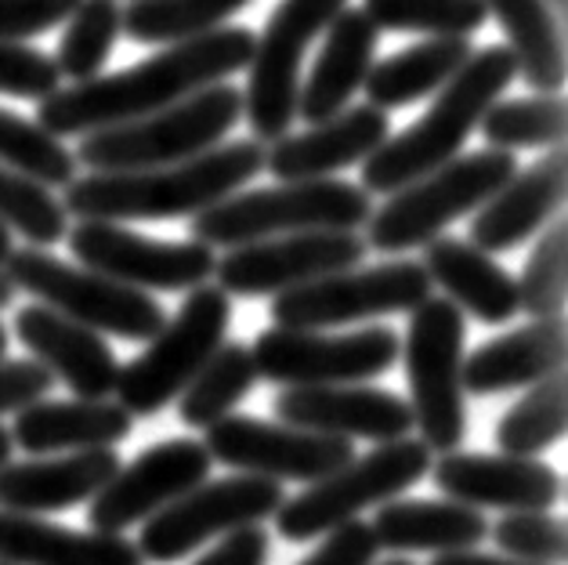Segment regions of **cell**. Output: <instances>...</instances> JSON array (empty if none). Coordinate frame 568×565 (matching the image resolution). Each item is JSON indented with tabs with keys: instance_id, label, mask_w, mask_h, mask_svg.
<instances>
[{
	"instance_id": "f546056e",
	"label": "cell",
	"mask_w": 568,
	"mask_h": 565,
	"mask_svg": "<svg viewBox=\"0 0 568 565\" xmlns=\"http://www.w3.org/2000/svg\"><path fill=\"white\" fill-rule=\"evenodd\" d=\"M377 544L387 551H470L489 541V518L460 501H384L373 515Z\"/></svg>"
},
{
	"instance_id": "816d5d0a",
	"label": "cell",
	"mask_w": 568,
	"mask_h": 565,
	"mask_svg": "<svg viewBox=\"0 0 568 565\" xmlns=\"http://www.w3.org/2000/svg\"><path fill=\"white\" fill-rule=\"evenodd\" d=\"M11 251H16V243H11V229L0 225V269H4V261L11 258Z\"/></svg>"
},
{
	"instance_id": "f5cc1de1",
	"label": "cell",
	"mask_w": 568,
	"mask_h": 565,
	"mask_svg": "<svg viewBox=\"0 0 568 565\" xmlns=\"http://www.w3.org/2000/svg\"><path fill=\"white\" fill-rule=\"evenodd\" d=\"M547 8L554 11V16H558V19H561V16H565V11H568V0H547Z\"/></svg>"
},
{
	"instance_id": "4dcf8cb0",
	"label": "cell",
	"mask_w": 568,
	"mask_h": 565,
	"mask_svg": "<svg viewBox=\"0 0 568 565\" xmlns=\"http://www.w3.org/2000/svg\"><path fill=\"white\" fill-rule=\"evenodd\" d=\"M485 8L504 26L525 84L536 94H561L568 77L565 30L547 0H485Z\"/></svg>"
},
{
	"instance_id": "ee69618b",
	"label": "cell",
	"mask_w": 568,
	"mask_h": 565,
	"mask_svg": "<svg viewBox=\"0 0 568 565\" xmlns=\"http://www.w3.org/2000/svg\"><path fill=\"white\" fill-rule=\"evenodd\" d=\"M377 551H381V544H377V533H373L369 522L352 518V522H341V526L323 533V544L297 565H373Z\"/></svg>"
},
{
	"instance_id": "f35d334b",
	"label": "cell",
	"mask_w": 568,
	"mask_h": 565,
	"mask_svg": "<svg viewBox=\"0 0 568 565\" xmlns=\"http://www.w3.org/2000/svg\"><path fill=\"white\" fill-rule=\"evenodd\" d=\"M0 225L22 232L33 246H51L65 240L69 214L44 182L0 163Z\"/></svg>"
},
{
	"instance_id": "30bf717a",
	"label": "cell",
	"mask_w": 568,
	"mask_h": 565,
	"mask_svg": "<svg viewBox=\"0 0 568 565\" xmlns=\"http://www.w3.org/2000/svg\"><path fill=\"white\" fill-rule=\"evenodd\" d=\"M4 272L16 283V291L33 294L40 305L120 341H149L168 323V312L156 297H149L138 286L109 280L94 269H77L69 261H59L44 246L11 251Z\"/></svg>"
},
{
	"instance_id": "d6986e66",
	"label": "cell",
	"mask_w": 568,
	"mask_h": 565,
	"mask_svg": "<svg viewBox=\"0 0 568 565\" xmlns=\"http://www.w3.org/2000/svg\"><path fill=\"white\" fill-rule=\"evenodd\" d=\"M432 478L449 501L478 512H550L565 497V478L550 464L515 453H442Z\"/></svg>"
},
{
	"instance_id": "c3c4849f",
	"label": "cell",
	"mask_w": 568,
	"mask_h": 565,
	"mask_svg": "<svg viewBox=\"0 0 568 565\" xmlns=\"http://www.w3.org/2000/svg\"><path fill=\"white\" fill-rule=\"evenodd\" d=\"M432 565H529V562H518V558H507V555H481V551H449V555H435Z\"/></svg>"
},
{
	"instance_id": "5bb4252c",
	"label": "cell",
	"mask_w": 568,
	"mask_h": 565,
	"mask_svg": "<svg viewBox=\"0 0 568 565\" xmlns=\"http://www.w3.org/2000/svg\"><path fill=\"white\" fill-rule=\"evenodd\" d=\"M402 341L392 326H366L352 334L272 326L251 349L257 377L286 389L308 384H363L398 363Z\"/></svg>"
},
{
	"instance_id": "836d02e7",
	"label": "cell",
	"mask_w": 568,
	"mask_h": 565,
	"mask_svg": "<svg viewBox=\"0 0 568 565\" xmlns=\"http://www.w3.org/2000/svg\"><path fill=\"white\" fill-rule=\"evenodd\" d=\"M568 428V377L565 370L536 381L496 424V446L515 457H536V453L561 443Z\"/></svg>"
},
{
	"instance_id": "e0dca14e",
	"label": "cell",
	"mask_w": 568,
	"mask_h": 565,
	"mask_svg": "<svg viewBox=\"0 0 568 565\" xmlns=\"http://www.w3.org/2000/svg\"><path fill=\"white\" fill-rule=\"evenodd\" d=\"M65 240L84 269L138 291H192L211 280L217 265L214 246L200 240H152L120 222H80L77 229H65Z\"/></svg>"
},
{
	"instance_id": "9a60e30c",
	"label": "cell",
	"mask_w": 568,
	"mask_h": 565,
	"mask_svg": "<svg viewBox=\"0 0 568 565\" xmlns=\"http://www.w3.org/2000/svg\"><path fill=\"white\" fill-rule=\"evenodd\" d=\"M366 251V236H358L355 229L286 232V236L229 246V254L214 265V275L229 297L283 294L301 283L363 265Z\"/></svg>"
},
{
	"instance_id": "2e32d148",
	"label": "cell",
	"mask_w": 568,
	"mask_h": 565,
	"mask_svg": "<svg viewBox=\"0 0 568 565\" xmlns=\"http://www.w3.org/2000/svg\"><path fill=\"white\" fill-rule=\"evenodd\" d=\"M203 446L211 461L272 482H318L355 457L352 438L344 435L268 424L257 417H240V413H229L211 424Z\"/></svg>"
},
{
	"instance_id": "7402d4cb",
	"label": "cell",
	"mask_w": 568,
	"mask_h": 565,
	"mask_svg": "<svg viewBox=\"0 0 568 565\" xmlns=\"http://www.w3.org/2000/svg\"><path fill=\"white\" fill-rule=\"evenodd\" d=\"M568 192V157L565 145H554L544 160L521 174H510L507 182L478 206L470 222V243L485 254H500L518 246L554 222L565 211Z\"/></svg>"
},
{
	"instance_id": "11a10c76",
	"label": "cell",
	"mask_w": 568,
	"mask_h": 565,
	"mask_svg": "<svg viewBox=\"0 0 568 565\" xmlns=\"http://www.w3.org/2000/svg\"><path fill=\"white\" fill-rule=\"evenodd\" d=\"M381 565H413V562H406V558H387V562H381Z\"/></svg>"
},
{
	"instance_id": "3957f363",
	"label": "cell",
	"mask_w": 568,
	"mask_h": 565,
	"mask_svg": "<svg viewBox=\"0 0 568 565\" xmlns=\"http://www.w3.org/2000/svg\"><path fill=\"white\" fill-rule=\"evenodd\" d=\"M518 77V62L507 44H489L470 51V59L456 69L449 84L435 91L432 109L409 123L398 138H384L363 160V189L373 196H392L427 171L460 157L470 131Z\"/></svg>"
},
{
	"instance_id": "f1b7e54d",
	"label": "cell",
	"mask_w": 568,
	"mask_h": 565,
	"mask_svg": "<svg viewBox=\"0 0 568 565\" xmlns=\"http://www.w3.org/2000/svg\"><path fill=\"white\" fill-rule=\"evenodd\" d=\"M0 562L8 565H145L134 541L120 533H77L44 515L0 507Z\"/></svg>"
},
{
	"instance_id": "db71d44e",
	"label": "cell",
	"mask_w": 568,
	"mask_h": 565,
	"mask_svg": "<svg viewBox=\"0 0 568 565\" xmlns=\"http://www.w3.org/2000/svg\"><path fill=\"white\" fill-rule=\"evenodd\" d=\"M8 355V330H4V323H0V360Z\"/></svg>"
},
{
	"instance_id": "7dc6e473",
	"label": "cell",
	"mask_w": 568,
	"mask_h": 565,
	"mask_svg": "<svg viewBox=\"0 0 568 565\" xmlns=\"http://www.w3.org/2000/svg\"><path fill=\"white\" fill-rule=\"evenodd\" d=\"M268 558H272V536L261 529V522H257V526L225 533L192 565H268Z\"/></svg>"
},
{
	"instance_id": "9f6ffc18",
	"label": "cell",
	"mask_w": 568,
	"mask_h": 565,
	"mask_svg": "<svg viewBox=\"0 0 568 565\" xmlns=\"http://www.w3.org/2000/svg\"><path fill=\"white\" fill-rule=\"evenodd\" d=\"M0 565H8V562H0Z\"/></svg>"
},
{
	"instance_id": "44dd1931",
	"label": "cell",
	"mask_w": 568,
	"mask_h": 565,
	"mask_svg": "<svg viewBox=\"0 0 568 565\" xmlns=\"http://www.w3.org/2000/svg\"><path fill=\"white\" fill-rule=\"evenodd\" d=\"M16 337L77 398H109L116 392L120 363L99 330L48 305H26L16 315Z\"/></svg>"
},
{
	"instance_id": "d6a6232c",
	"label": "cell",
	"mask_w": 568,
	"mask_h": 565,
	"mask_svg": "<svg viewBox=\"0 0 568 565\" xmlns=\"http://www.w3.org/2000/svg\"><path fill=\"white\" fill-rule=\"evenodd\" d=\"M257 366L254 355L240 341H225L221 349L200 366V374L185 384V392L178 395V417L189 428H211L221 417H229L254 389Z\"/></svg>"
},
{
	"instance_id": "74e56055",
	"label": "cell",
	"mask_w": 568,
	"mask_h": 565,
	"mask_svg": "<svg viewBox=\"0 0 568 565\" xmlns=\"http://www.w3.org/2000/svg\"><path fill=\"white\" fill-rule=\"evenodd\" d=\"M363 11L377 30L427 37H470L489 19L485 0H363Z\"/></svg>"
},
{
	"instance_id": "8d00e7d4",
	"label": "cell",
	"mask_w": 568,
	"mask_h": 565,
	"mask_svg": "<svg viewBox=\"0 0 568 565\" xmlns=\"http://www.w3.org/2000/svg\"><path fill=\"white\" fill-rule=\"evenodd\" d=\"M123 30V8L116 0H80L73 16L65 19V33L59 40L54 65L73 84L91 77H102V65L109 62L116 37Z\"/></svg>"
},
{
	"instance_id": "484cf974",
	"label": "cell",
	"mask_w": 568,
	"mask_h": 565,
	"mask_svg": "<svg viewBox=\"0 0 568 565\" xmlns=\"http://www.w3.org/2000/svg\"><path fill=\"white\" fill-rule=\"evenodd\" d=\"M131 428L134 417L116 398H37L19 410L11 443L30 457H48V453L120 446Z\"/></svg>"
},
{
	"instance_id": "f6af8a7d",
	"label": "cell",
	"mask_w": 568,
	"mask_h": 565,
	"mask_svg": "<svg viewBox=\"0 0 568 565\" xmlns=\"http://www.w3.org/2000/svg\"><path fill=\"white\" fill-rule=\"evenodd\" d=\"M80 0H0V40H30L62 26Z\"/></svg>"
},
{
	"instance_id": "b9f144b4",
	"label": "cell",
	"mask_w": 568,
	"mask_h": 565,
	"mask_svg": "<svg viewBox=\"0 0 568 565\" xmlns=\"http://www.w3.org/2000/svg\"><path fill=\"white\" fill-rule=\"evenodd\" d=\"M493 541L507 558L529 565H565L568 526L550 512H507L493 526Z\"/></svg>"
},
{
	"instance_id": "ab89813d",
	"label": "cell",
	"mask_w": 568,
	"mask_h": 565,
	"mask_svg": "<svg viewBox=\"0 0 568 565\" xmlns=\"http://www.w3.org/2000/svg\"><path fill=\"white\" fill-rule=\"evenodd\" d=\"M0 163L37 178L44 185H69L77 178V157L48 134L37 120L0 109Z\"/></svg>"
},
{
	"instance_id": "d4e9b609",
	"label": "cell",
	"mask_w": 568,
	"mask_h": 565,
	"mask_svg": "<svg viewBox=\"0 0 568 565\" xmlns=\"http://www.w3.org/2000/svg\"><path fill=\"white\" fill-rule=\"evenodd\" d=\"M568 360V326L565 315L532 320L510 334L478 344L464 355V392L500 395L518 392L565 370Z\"/></svg>"
},
{
	"instance_id": "52a82bcc",
	"label": "cell",
	"mask_w": 568,
	"mask_h": 565,
	"mask_svg": "<svg viewBox=\"0 0 568 565\" xmlns=\"http://www.w3.org/2000/svg\"><path fill=\"white\" fill-rule=\"evenodd\" d=\"M510 174H518V160L507 149H478V153L453 157L406 189L392 192V200L369 214L366 246L381 254H402L432 243L449 222L478 211Z\"/></svg>"
},
{
	"instance_id": "e575fe53",
	"label": "cell",
	"mask_w": 568,
	"mask_h": 565,
	"mask_svg": "<svg viewBox=\"0 0 568 565\" xmlns=\"http://www.w3.org/2000/svg\"><path fill=\"white\" fill-rule=\"evenodd\" d=\"M251 0H134L123 8V33L138 44H178L225 26Z\"/></svg>"
},
{
	"instance_id": "8fae6325",
	"label": "cell",
	"mask_w": 568,
	"mask_h": 565,
	"mask_svg": "<svg viewBox=\"0 0 568 565\" xmlns=\"http://www.w3.org/2000/svg\"><path fill=\"white\" fill-rule=\"evenodd\" d=\"M283 501V482L261 475L240 472L229 478H203L200 486H192L168 507H160L156 515H149L134 544L145 562L171 565L217 541V536L272 518Z\"/></svg>"
},
{
	"instance_id": "5b68a950",
	"label": "cell",
	"mask_w": 568,
	"mask_h": 565,
	"mask_svg": "<svg viewBox=\"0 0 568 565\" xmlns=\"http://www.w3.org/2000/svg\"><path fill=\"white\" fill-rule=\"evenodd\" d=\"M373 214L369 192L337 178H304L275 189L232 192L192 214V240L206 246H243L286 232L363 229Z\"/></svg>"
},
{
	"instance_id": "1f68e13d",
	"label": "cell",
	"mask_w": 568,
	"mask_h": 565,
	"mask_svg": "<svg viewBox=\"0 0 568 565\" xmlns=\"http://www.w3.org/2000/svg\"><path fill=\"white\" fill-rule=\"evenodd\" d=\"M470 37H432L424 44H413L398 54L373 62L363 91L369 94V105L377 109H398L409 102H420L435 94L442 84H449L470 59Z\"/></svg>"
},
{
	"instance_id": "ffe728a7",
	"label": "cell",
	"mask_w": 568,
	"mask_h": 565,
	"mask_svg": "<svg viewBox=\"0 0 568 565\" xmlns=\"http://www.w3.org/2000/svg\"><path fill=\"white\" fill-rule=\"evenodd\" d=\"M275 417L283 424L369 443H395L413 432V410L402 395L373 384H308L286 389L275 398Z\"/></svg>"
},
{
	"instance_id": "7c38bea8",
	"label": "cell",
	"mask_w": 568,
	"mask_h": 565,
	"mask_svg": "<svg viewBox=\"0 0 568 565\" xmlns=\"http://www.w3.org/2000/svg\"><path fill=\"white\" fill-rule=\"evenodd\" d=\"M341 8H348V0H280L268 26L254 37L243 117L257 142H275L290 134V123L297 120L304 51L315 37L326 33Z\"/></svg>"
},
{
	"instance_id": "6da1fadb",
	"label": "cell",
	"mask_w": 568,
	"mask_h": 565,
	"mask_svg": "<svg viewBox=\"0 0 568 565\" xmlns=\"http://www.w3.org/2000/svg\"><path fill=\"white\" fill-rule=\"evenodd\" d=\"M251 54L254 33L246 26L178 40L168 51L152 54L142 65H131L123 73L91 77L73 88H54L48 99H40L37 123L54 138L116 128V123L182 102L189 94L217 84V80H229L232 73L251 65Z\"/></svg>"
},
{
	"instance_id": "7a4b0ae2",
	"label": "cell",
	"mask_w": 568,
	"mask_h": 565,
	"mask_svg": "<svg viewBox=\"0 0 568 565\" xmlns=\"http://www.w3.org/2000/svg\"><path fill=\"white\" fill-rule=\"evenodd\" d=\"M265 171V145L229 142L145 171H91L65 185L62 206L80 222H156L200 214Z\"/></svg>"
},
{
	"instance_id": "f907efd6",
	"label": "cell",
	"mask_w": 568,
	"mask_h": 565,
	"mask_svg": "<svg viewBox=\"0 0 568 565\" xmlns=\"http://www.w3.org/2000/svg\"><path fill=\"white\" fill-rule=\"evenodd\" d=\"M11 453H16V443H11V432L0 424V467L11 461Z\"/></svg>"
},
{
	"instance_id": "bcb514c9",
	"label": "cell",
	"mask_w": 568,
	"mask_h": 565,
	"mask_svg": "<svg viewBox=\"0 0 568 565\" xmlns=\"http://www.w3.org/2000/svg\"><path fill=\"white\" fill-rule=\"evenodd\" d=\"M54 389L51 370L37 360H0V413H19Z\"/></svg>"
},
{
	"instance_id": "cb8c5ba5",
	"label": "cell",
	"mask_w": 568,
	"mask_h": 565,
	"mask_svg": "<svg viewBox=\"0 0 568 565\" xmlns=\"http://www.w3.org/2000/svg\"><path fill=\"white\" fill-rule=\"evenodd\" d=\"M120 472L116 446L73 450L62 457H33L0 467V507L22 515H51L88 504Z\"/></svg>"
},
{
	"instance_id": "ac0fdd59",
	"label": "cell",
	"mask_w": 568,
	"mask_h": 565,
	"mask_svg": "<svg viewBox=\"0 0 568 565\" xmlns=\"http://www.w3.org/2000/svg\"><path fill=\"white\" fill-rule=\"evenodd\" d=\"M211 453L196 438H168L149 446L88 501V526L94 533H123L142 526L149 515L168 507L182 493L211 475Z\"/></svg>"
},
{
	"instance_id": "603a6c76",
	"label": "cell",
	"mask_w": 568,
	"mask_h": 565,
	"mask_svg": "<svg viewBox=\"0 0 568 565\" xmlns=\"http://www.w3.org/2000/svg\"><path fill=\"white\" fill-rule=\"evenodd\" d=\"M392 123L387 109L352 105L337 117L312 123L304 134H283L265 149V171L280 182H304V178H329L334 171L363 163L377 149Z\"/></svg>"
},
{
	"instance_id": "4fadbf2b",
	"label": "cell",
	"mask_w": 568,
	"mask_h": 565,
	"mask_svg": "<svg viewBox=\"0 0 568 565\" xmlns=\"http://www.w3.org/2000/svg\"><path fill=\"white\" fill-rule=\"evenodd\" d=\"M424 297H432V280L420 261H384L373 269H344L323 280L301 283L294 291L275 294V326L294 330H329L377 315L413 312Z\"/></svg>"
},
{
	"instance_id": "9c48e42d",
	"label": "cell",
	"mask_w": 568,
	"mask_h": 565,
	"mask_svg": "<svg viewBox=\"0 0 568 565\" xmlns=\"http://www.w3.org/2000/svg\"><path fill=\"white\" fill-rule=\"evenodd\" d=\"M229 323V294L211 283L192 286L174 320H168L149 337V349L134 355L128 366H120L113 392L116 403L131 417H152L163 406H171L185 392V384L200 374V366L225 344Z\"/></svg>"
},
{
	"instance_id": "7bdbcfd3",
	"label": "cell",
	"mask_w": 568,
	"mask_h": 565,
	"mask_svg": "<svg viewBox=\"0 0 568 565\" xmlns=\"http://www.w3.org/2000/svg\"><path fill=\"white\" fill-rule=\"evenodd\" d=\"M62 84L51 54L26 48V40H0V94L11 99H48Z\"/></svg>"
},
{
	"instance_id": "4316f807",
	"label": "cell",
	"mask_w": 568,
	"mask_h": 565,
	"mask_svg": "<svg viewBox=\"0 0 568 565\" xmlns=\"http://www.w3.org/2000/svg\"><path fill=\"white\" fill-rule=\"evenodd\" d=\"M381 44V30L369 22L363 8H341L337 19L326 26L323 51L308 73V84L297 94V117L308 123H323L337 117L352 102L355 91H363L373 54Z\"/></svg>"
},
{
	"instance_id": "83f0119b",
	"label": "cell",
	"mask_w": 568,
	"mask_h": 565,
	"mask_svg": "<svg viewBox=\"0 0 568 565\" xmlns=\"http://www.w3.org/2000/svg\"><path fill=\"white\" fill-rule=\"evenodd\" d=\"M424 272L435 286L446 291L456 309L475 315L478 323L500 326L521 312L518 280L493 254L456 236H435L424 243Z\"/></svg>"
},
{
	"instance_id": "8992f818",
	"label": "cell",
	"mask_w": 568,
	"mask_h": 565,
	"mask_svg": "<svg viewBox=\"0 0 568 565\" xmlns=\"http://www.w3.org/2000/svg\"><path fill=\"white\" fill-rule=\"evenodd\" d=\"M464 341V312L449 297H424L409 312L398 355L409 377L413 428H420V443L432 453L460 450L467 435Z\"/></svg>"
},
{
	"instance_id": "60d3db41",
	"label": "cell",
	"mask_w": 568,
	"mask_h": 565,
	"mask_svg": "<svg viewBox=\"0 0 568 565\" xmlns=\"http://www.w3.org/2000/svg\"><path fill=\"white\" fill-rule=\"evenodd\" d=\"M521 312L532 320H550V315H565L568 301V225L558 214L550 229L539 236L536 251L525 261V272L518 280Z\"/></svg>"
},
{
	"instance_id": "ba28073f",
	"label": "cell",
	"mask_w": 568,
	"mask_h": 565,
	"mask_svg": "<svg viewBox=\"0 0 568 565\" xmlns=\"http://www.w3.org/2000/svg\"><path fill=\"white\" fill-rule=\"evenodd\" d=\"M432 472V450L420 438H395L377 450L352 457L337 472L312 482L308 490L280 504L275 512V533L290 544H308L329 533L341 522H352L369 507L402 497Z\"/></svg>"
},
{
	"instance_id": "d590c367",
	"label": "cell",
	"mask_w": 568,
	"mask_h": 565,
	"mask_svg": "<svg viewBox=\"0 0 568 565\" xmlns=\"http://www.w3.org/2000/svg\"><path fill=\"white\" fill-rule=\"evenodd\" d=\"M481 134L489 149H536V145H565L568 134V105L561 94H532V99H496L481 117Z\"/></svg>"
},
{
	"instance_id": "277c9868",
	"label": "cell",
	"mask_w": 568,
	"mask_h": 565,
	"mask_svg": "<svg viewBox=\"0 0 568 565\" xmlns=\"http://www.w3.org/2000/svg\"><path fill=\"white\" fill-rule=\"evenodd\" d=\"M240 120H243V91L217 80V84L189 94V99L168 109H156L149 117L84 134V142H80L73 157L88 171L168 168V163H182L221 145V138Z\"/></svg>"
},
{
	"instance_id": "681fc988",
	"label": "cell",
	"mask_w": 568,
	"mask_h": 565,
	"mask_svg": "<svg viewBox=\"0 0 568 565\" xmlns=\"http://www.w3.org/2000/svg\"><path fill=\"white\" fill-rule=\"evenodd\" d=\"M11 301H16V283L8 280V272L0 269V309H8Z\"/></svg>"
}]
</instances>
